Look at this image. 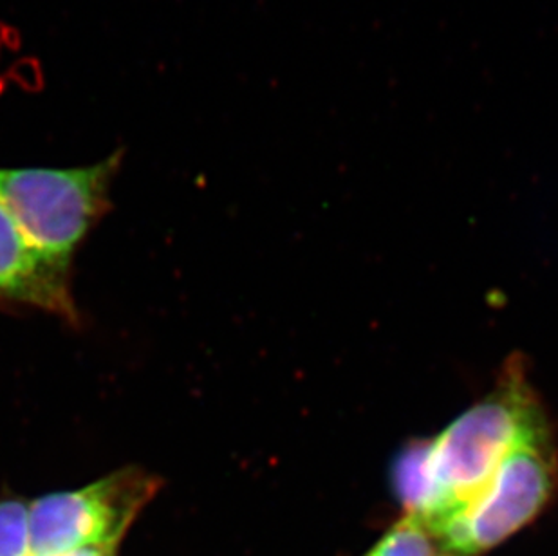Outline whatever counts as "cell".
I'll return each mask as SVG.
<instances>
[{
	"label": "cell",
	"instance_id": "6da1fadb",
	"mask_svg": "<svg viewBox=\"0 0 558 556\" xmlns=\"http://www.w3.org/2000/svg\"><path fill=\"white\" fill-rule=\"evenodd\" d=\"M549 442L548 423L519 365L506 371L496 390L459 415L428 442L433 511L437 531L485 488L500 462L521 446Z\"/></svg>",
	"mask_w": 558,
	"mask_h": 556
},
{
	"label": "cell",
	"instance_id": "7a4b0ae2",
	"mask_svg": "<svg viewBox=\"0 0 558 556\" xmlns=\"http://www.w3.org/2000/svg\"><path fill=\"white\" fill-rule=\"evenodd\" d=\"M120 154L80 168H0V205L49 258L71 268L80 244L111 208Z\"/></svg>",
	"mask_w": 558,
	"mask_h": 556
},
{
	"label": "cell",
	"instance_id": "3957f363",
	"mask_svg": "<svg viewBox=\"0 0 558 556\" xmlns=\"http://www.w3.org/2000/svg\"><path fill=\"white\" fill-rule=\"evenodd\" d=\"M163 486L156 473L125 467L84 488L43 495L29 503L33 556L82 547H120L143 509Z\"/></svg>",
	"mask_w": 558,
	"mask_h": 556
},
{
	"label": "cell",
	"instance_id": "277c9868",
	"mask_svg": "<svg viewBox=\"0 0 558 556\" xmlns=\"http://www.w3.org/2000/svg\"><path fill=\"white\" fill-rule=\"evenodd\" d=\"M557 488L551 443H530L511 451L466 508L437 531L448 553L490 552L543 513Z\"/></svg>",
	"mask_w": 558,
	"mask_h": 556
},
{
	"label": "cell",
	"instance_id": "5b68a950",
	"mask_svg": "<svg viewBox=\"0 0 558 556\" xmlns=\"http://www.w3.org/2000/svg\"><path fill=\"white\" fill-rule=\"evenodd\" d=\"M0 304L26 305L78 322L71 268L33 244L0 205Z\"/></svg>",
	"mask_w": 558,
	"mask_h": 556
},
{
	"label": "cell",
	"instance_id": "8992f818",
	"mask_svg": "<svg viewBox=\"0 0 558 556\" xmlns=\"http://www.w3.org/2000/svg\"><path fill=\"white\" fill-rule=\"evenodd\" d=\"M433 533L422 520L407 515L392 525L364 556H436Z\"/></svg>",
	"mask_w": 558,
	"mask_h": 556
},
{
	"label": "cell",
	"instance_id": "52a82bcc",
	"mask_svg": "<svg viewBox=\"0 0 558 556\" xmlns=\"http://www.w3.org/2000/svg\"><path fill=\"white\" fill-rule=\"evenodd\" d=\"M0 556H33L29 504L13 495L0 499Z\"/></svg>",
	"mask_w": 558,
	"mask_h": 556
},
{
	"label": "cell",
	"instance_id": "ba28073f",
	"mask_svg": "<svg viewBox=\"0 0 558 556\" xmlns=\"http://www.w3.org/2000/svg\"><path fill=\"white\" fill-rule=\"evenodd\" d=\"M57 556H118V547H82V549H74V552L62 553V555Z\"/></svg>",
	"mask_w": 558,
	"mask_h": 556
},
{
	"label": "cell",
	"instance_id": "9c48e42d",
	"mask_svg": "<svg viewBox=\"0 0 558 556\" xmlns=\"http://www.w3.org/2000/svg\"><path fill=\"white\" fill-rule=\"evenodd\" d=\"M436 556H461V555H453V553H441V555H436Z\"/></svg>",
	"mask_w": 558,
	"mask_h": 556
}]
</instances>
